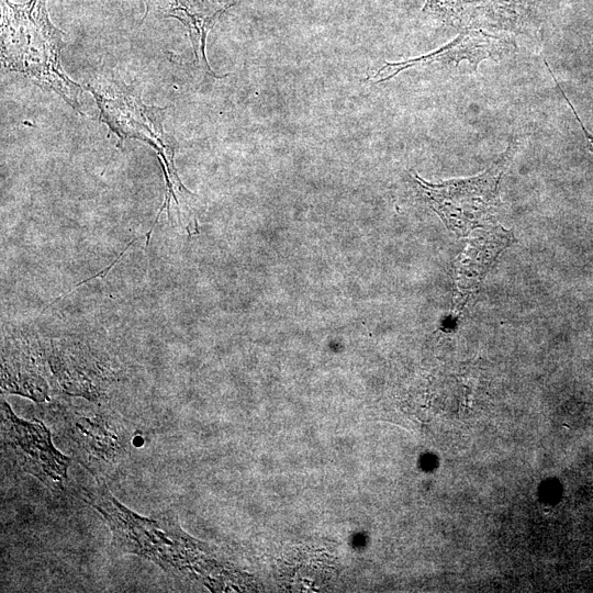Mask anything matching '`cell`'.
<instances>
[{"instance_id": "cell-1", "label": "cell", "mask_w": 593, "mask_h": 593, "mask_svg": "<svg viewBox=\"0 0 593 593\" xmlns=\"http://www.w3.org/2000/svg\"><path fill=\"white\" fill-rule=\"evenodd\" d=\"M83 490L87 502L108 524L115 551L150 560L171 575H203L208 571L205 550L181 529L171 511L143 517L121 504L103 484Z\"/></svg>"}, {"instance_id": "cell-2", "label": "cell", "mask_w": 593, "mask_h": 593, "mask_svg": "<svg viewBox=\"0 0 593 593\" xmlns=\"http://www.w3.org/2000/svg\"><path fill=\"white\" fill-rule=\"evenodd\" d=\"M63 32L49 21L46 0L2 3L1 60L3 67L20 72L42 89L54 91L80 114V86L65 75L60 63Z\"/></svg>"}, {"instance_id": "cell-3", "label": "cell", "mask_w": 593, "mask_h": 593, "mask_svg": "<svg viewBox=\"0 0 593 593\" xmlns=\"http://www.w3.org/2000/svg\"><path fill=\"white\" fill-rule=\"evenodd\" d=\"M87 88L91 91L100 109V120L108 124L119 138H137L150 145L158 155L166 180L165 202L159 213L170 210L171 197L177 205L180 220L179 201L176 192L192 195L181 183L174 164L177 143L164 131L161 109L148 107L139 97L116 81H92Z\"/></svg>"}, {"instance_id": "cell-4", "label": "cell", "mask_w": 593, "mask_h": 593, "mask_svg": "<svg viewBox=\"0 0 593 593\" xmlns=\"http://www.w3.org/2000/svg\"><path fill=\"white\" fill-rule=\"evenodd\" d=\"M518 142L512 137L506 149L483 174L461 180L434 184L414 174L417 186L434 208L448 223L473 222L492 213L499 203V184L512 161Z\"/></svg>"}, {"instance_id": "cell-5", "label": "cell", "mask_w": 593, "mask_h": 593, "mask_svg": "<svg viewBox=\"0 0 593 593\" xmlns=\"http://www.w3.org/2000/svg\"><path fill=\"white\" fill-rule=\"evenodd\" d=\"M1 436L3 449L20 469L53 490L64 486L70 459L54 447L42 422L19 418L2 400Z\"/></svg>"}, {"instance_id": "cell-6", "label": "cell", "mask_w": 593, "mask_h": 593, "mask_svg": "<svg viewBox=\"0 0 593 593\" xmlns=\"http://www.w3.org/2000/svg\"><path fill=\"white\" fill-rule=\"evenodd\" d=\"M515 45L506 37L496 36L471 27L462 30L455 40L424 56L409 60L385 63L372 75L376 83L389 80L409 68L455 67L460 61H468L473 70L484 59H500L511 53Z\"/></svg>"}, {"instance_id": "cell-7", "label": "cell", "mask_w": 593, "mask_h": 593, "mask_svg": "<svg viewBox=\"0 0 593 593\" xmlns=\"http://www.w3.org/2000/svg\"><path fill=\"white\" fill-rule=\"evenodd\" d=\"M236 0H150V8L180 20L189 31L199 64L210 75L211 70L205 56V40L216 18Z\"/></svg>"}, {"instance_id": "cell-8", "label": "cell", "mask_w": 593, "mask_h": 593, "mask_svg": "<svg viewBox=\"0 0 593 593\" xmlns=\"http://www.w3.org/2000/svg\"><path fill=\"white\" fill-rule=\"evenodd\" d=\"M546 3L547 0H480L475 26L526 32L544 16Z\"/></svg>"}, {"instance_id": "cell-9", "label": "cell", "mask_w": 593, "mask_h": 593, "mask_svg": "<svg viewBox=\"0 0 593 593\" xmlns=\"http://www.w3.org/2000/svg\"><path fill=\"white\" fill-rule=\"evenodd\" d=\"M480 0H426L423 12L458 30L475 27Z\"/></svg>"}]
</instances>
